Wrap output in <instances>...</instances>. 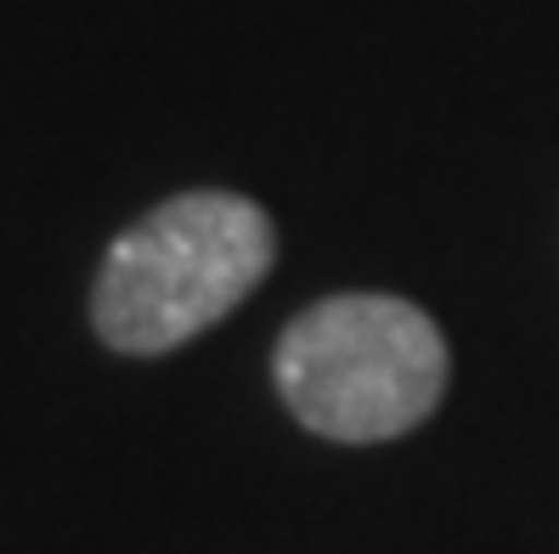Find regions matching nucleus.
I'll return each mask as SVG.
<instances>
[{"mask_svg":"<svg viewBox=\"0 0 559 554\" xmlns=\"http://www.w3.org/2000/svg\"><path fill=\"white\" fill-rule=\"evenodd\" d=\"M447 340L396 295H328L283 329L272 379L288 413L328 441H390L436 413Z\"/></svg>","mask_w":559,"mask_h":554,"instance_id":"f03ea898","label":"nucleus"},{"mask_svg":"<svg viewBox=\"0 0 559 554\" xmlns=\"http://www.w3.org/2000/svg\"><path fill=\"white\" fill-rule=\"evenodd\" d=\"M277 260V226L243 192H181L114 238L91 322L124 356H164L243 306Z\"/></svg>","mask_w":559,"mask_h":554,"instance_id":"f257e3e1","label":"nucleus"}]
</instances>
